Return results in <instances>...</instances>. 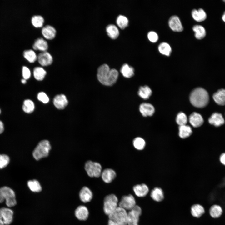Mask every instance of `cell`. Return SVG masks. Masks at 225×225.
Segmentation results:
<instances>
[{"instance_id":"1","label":"cell","mask_w":225,"mask_h":225,"mask_svg":"<svg viewBox=\"0 0 225 225\" xmlns=\"http://www.w3.org/2000/svg\"><path fill=\"white\" fill-rule=\"evenodd\" d=\"M119 73L116 69H110L106 64L101 65L98 68L97 76L99 82L102 84L111 86L116 82Z\"/></svg>"},{"instance_id":"2","label":"cell","mask_w":225,"mask_h":225,"mask_svg":"<svg viewBox=\"0 0 225 225\" xmlns=\"http://www.w3.org/2000/svg\"><path fill=\"white\" fill-rule=\"evenodd\" d=\"M189 98L191 103L194 107L199 108L206 106L209 101L208 92L201 87L193 89L190 93Z\"/></svg>"},{"instance_id":"3","label":"cell","mask_w":225,"mask_h":225,"mask_svg":"<svg viewBox=\"0 0 225 225\" xmlns=\"http://www.w3.org/2000/svg\"><path fill=\"white\" fill-rule=\"evenodd\" d=\"M51 148L50 142L48 140H43L41 141L33 151V157L37 160L47 157L48 155Z\"/></svg>"},{"instance_id":"4","label":"cell","mask_w":225,"mask_h":225,"mask_svg":"<svg viewBox=\"0 0 225 225\" xmlns=\"http://www.w3.org/2000/svg\"><path fill=\"white\" fill-rule=\"evenodd\" d=\"M5 200L6 205L9 207H13L17 203L14 192L6 186L0 188V203L3 202Z\"/></svg>"},{"instance_id":"5","label":"cell","mask_w":225,"mask_h":225,"mask_svg":"<svg viewBox=\"0 0 225 225\" xmlns=\"http://www.w3.org/2000/svg\"><path fill=\"white\" fill-rule=\"evenodd\" d=\"M127 214L126 210L118 207L113 212L108 215V218L117 225H128Z\"/></svg>"},{"instance_id":"6","label":"cell","mask_w":225,"mask_h":225,"mask_svg":"<svg viewBox=\"0 0 225 225\" xmlns=\"http://www.w3.org/2000/svg\"><path fill=\"white\" fill-rule=\"evenodd\" d=\"M118 199L114 194L107 196L104 200L103 211L105 213L109 215L118 207Z\"/></svg>"},{"instance_id":"7","label":"cell","mask_w":225,"mask_h":225,"mask_svg":"<svg viewBox=\"0 0 225 225\" xmlns=\"http://www.w3.org/2000/svg\"><path fill=\"white\" fill-rule=\"evenodd\" d=\"M85 169L88 175L91 177H99L102 172L101 165L98 162L90 160L86 162Z\"/></svg>"},{"instance_id":"8","label":"cell","mask_w":225,"mask_h":225,"mask_svg":"<svg viewBox=\"0 0 225 225\" xmlns=\"http://www.w3.org/2000/svg\"><path fill=\"white\" fill-rule=\"evenodd\" d=\"M142 211L141 208L136 205L128 212V225H138V223Z\"/></svg>"},{"instance_id":"9","label":"cell","mask_w":225,"mask_h":225,"mask_svg":"<svg viewBox=\"0 0 225 225\" xmlns=\"http://www.w3.org/2000/svg\"><path fill=\"white\" fill-rule=\"evenodd\" d=\"M13 212L11 209L5 208H0V225L10 224L13 219Z\"/></svg>"},{"instance_id":"10","label":"cell","mask_w":225,"mask_h":225,"mask_svg":"<svg viewBox=\"0 0 225 225\" xmlns=\"http://www.w3.org/2000/svg\"><path fill=\"white\" fill-rule=\"evenodd\" d=\"M118 205L126 210L130 211L136 205L135 200L131 194L124 196L119 203Z\"/></svg>"},{"instance_id":"11","label":"cell","mask_w":225,"mask_h":225,"mask_svg":"<svg viewBox=\"0 0 225 225\" xmlns=\"http://www.w3.org/2000/svg\"><path fill=\"white\" fill-rule=\"evenodd\" d=\"M209 123L217 127H220L225 123V120L222 114L218 112L212 114L208 119Z\"/></svg>"},{"instance_id":"12","label":"cell","mask_w":225,"mask_h":225,"mask_svg":"<svg viewBox=\"0 0 225 225\" xmlns=\"http://www.w3.org/2000/svg\"><path fill=\"white\" fill-rule=\"evenodd\" d=\"M37 59L39 64L44 66L50 65L53 61L52 56L47 51L39 53L37 56Z\"/></svg>"},{"instance_id":"13","label":"cell","mask_w":225,"mask_h":225,"mask_svg":"<svg viewBox=\"0 0 225 225\" xmlns=\"http://www.w3.org/2000/svg\"><path fill=\"white\" fill-rule=\"evenodd\" d=\"M54 106L58 109H64L68 105V101L66 96L63 94L57 95L53 100Z\"/></svg>"},{"instance_id":"14","label":"cell","mask_w":225,"mask_h":225,"mask_svg":"<svg viewBox=\"0 0 225 225\" xmlns=\"http://www.w3.org/2000/svg\"><path fill=\"white\" fill-rule=\"evenodd\" d=\"M168 24L170 28L174 31L180 32L183 30V28L181 22L177 16L173 15L170 18Z\"/></svg>"},{"instance_id":"15","label":"cell","mask_w":225,"mask_h":225,"mask_svg":"<svg viewBox=\"0 0 225 225\" xmlns=\"http://www.w3.org/2000/svg\"><path fill=\"white\" fill-rule=\"evenodd\" d=\"M189 121L191 125L195 128L201 126L204 122V120L202 115L197 112H193L189 116Z\"/></svg>"},{"instance_id":"16","label":"cell","mask_w":225,"mask_h":225,"mask_svg":"<svg viewBox=\"0 0 225 225\" xmlns=\"http://www.w3.org/2000/svg\"><path fill=\"white\" fill-rule=\"evenodd\" d=\"M75 215L79 220L85 221L88 218L89 212L87 208L85 206L80 205L78 207L75 211Z\"/></svg>"},{"instance_id":"17","label":"cell","mask_w":225,"mask_h":225,"mask_svg":"<svg viewBox=\"0 0 225 225\" xmlns=\"http://www.w3.org/2000/svg\"><path fill=\"white\" fill-rule=\"evenodd\" d=\"M139 111L144 117L152 116L154 112L155 109L151 104L144 102L141 104L139 106Z\"/></svg>"},{"instance_id":"18","label":"cell","mask_w":225,"mask_h":225,"mask_svg":"<svg viewBox=\"0 0 225 225\" xmlns=\"http://www.w3.org/2000/svg\"><path fill=\"white\" fill-rule=\"evenodd\" d=\"M212 98L218 105H225V89L221 88L218 90L213 94Z\"/></svg>"},{"instance_id":"19","label":"cell","mask_w":225,"mask_h":225,"mask_svg":"<svg viewBox=\"0 0 225 225\" xmlns=\"http://www.w3.org/2000/svg\"><path fill=\"white\" fill-rule=\"evenodd\" d=\"M80 200L83 202H90L93 197V194L90 189L87 187H83L80 191L79 194Z\"/></svg>"},{"instance_id":"20","label":"cell","mask_w":225,"mask_h":225,"mask_svg":"<svg viewBox=\"0 0 225 225\" xmlns=\"http://www.w3.org/2000/svg\"><path fill=\"white\" fill-rule=\"evenodd\" d=\"M116 175L115 172L112 169L106 168L104 169L101 174L103 181L106 183H109L115 178Z\"/></svg>"},{"instance_id":"21","label":"cell","mask_w":225,"mask_h":225,"mask_svg":"<svg viewBox=\"0 0 225 225\" xmlns=\"http://www.w3.org/2000/svg\"><path fill=\"white\" fill-rule=\"evenodd\" d=\"M133 189L135 194L139 197H145L149 191L148 186L144 183L135 185Z\"/></svg>"},{"instance_id":"22","label":"cell","mask_w":225,"mask_h":225,"mask_svg":"<svg viewBox=\"0 0 225 225\" xmlns=\"http://www.w3.org/2000/svg\"><path fill=\"white\" fill-rule=\"evenodd\" d=\"M56 30L52 26L47 25L43 27L42 29V33L43 36L48 39H53L55 36Z\"/></svg>"},{"instance_id":"23","label":"cell","mask_w":225,"mask_h":225,"mask_svg":"<svg viewBox=\"0 0 225 225\" xmlns=\"http://www.w3.org/2000/svg\"><path fill=\"white\" fill-rule=\"evenodd\" d=\"M32 47L34 50H39L43 52L46 51L48 48V45L47 42L41 38H38L35 40Z\"/></svg>"},{"instance_id":"24","label":"cell","mask_w":225,"mask_h":225,"mask_svg":"<svg viewBox=\"0 0 225 225\" xmlns=\"http://www.w3.org/2000/svg\"><path fill=\"white\" fill-rule=\"evenodd\" d=\"M192 15L193 19L198 22H201L205 20L207 14L205 11L202 8L198 10L194 9L192 12Z\"/></svg>"},{"instance_id":"25","label":"cell","mask_w":225,"mask_h":225,"mask_svg":"<svg viewBox=\"0 0 225 225\" xmlns=\"http://www.w3.org/2000/svg\"><path fill=\"white\" fill-rule=\"evenodd\" d=\"M150 196L153 200L157 202L162 201L164 198L163 192L162 189L158 187L154 188L151 191Z\"/></svg>"},{"instance_id":"26","label":"cell","mask_w":225,"mask_h":225,"mask_svg":"<svg viewBox=\"0 0 225 225\" xmlns=\"http://www.w3.org/2000/svg\"><path fill=\"white\" fill-rule=\"evenodd\" d=\"M191 212L194 217L198 218L201 217L205 212L203 207L199 204L193 205L191 208Z\"/></svg>"},{"instance_id":"27","label":"cell","mask_w":225,"mask_h":225,"mask_svg":"<svg viewBox=\"0 0 225 225\" xmlns=\"http://www.w3.org/2000/svg\"><path fill=\"white\" fill-rule=\"evenodd\" d=\"M192 133V129L189 126L185 125L179 126V135L181 138L184 139L187 138Z\"/></svg>"},{"instance_id":"28","label":"cell","mask_w":225,"mask_h":225,"mask_svg":"<svg viewBox=\"0 0 225 225\" xmlns=\"http://www.w3.org/2000/svg\"><path fill=\"white\" fill-rule=\"evenodd\" d=\"M120 72L122 75L127 78H130L134 75L133 68L126 63L122 65L120 69Z\"/></svg>"},{"instance_id":"29","label":"cell","mask_w":225,"mask_h":225,"mask_svg":"<svg viewBox=\"0 0 225 225\" xmlns=\"http://www.w3.org/2000/svg\"><path fill=\"white\" fill-rule=\"evenodd\" d=\"M152 94L151 89L147 85L140 87L138 92L139 96L145 100L148 99Z\"/></svg>"},{"instance_id":"30","label":"cell","mask_w":225,"mask_h":225,"mask_svg":"<svg viewBox=\"0 0 225 225\" xmlns=\"http://www.w3.org/2000/svg\"><path fill=\"white\" fill-rule=\"evenodd\" d=\"M106 30L108 35L112 39H115L119 35V31L117 27L114 25L111 24L107 26Z\"/></svg>"},{"instance_id":"31","label":"cell","mask_w":225,"mask_h":225,"mask_svg":"<svg viewBox=\"0 0 225 225\" xmlns=\"http://www.w3.org/2000/svg\"><path fill=\"white\" fill-rule=\"evenodd\" d=\"M192 29L195 33V36L197 39H201L205 37L206 34V30L202 26L195 25L193 26Z\"/></svg>"},{"instance_id":"32","label":"cell","mask_w":225,"mask_h":225,"mask_svg":"<svg viewBox=\"0 0 225 225\" xmlns=\"http://www.w3.org/2000/svg\"><path fill=\"white\" fill-rule=\"evenodd\" d=\"M33 73L34 77L37 80L42 81L44 78L47 72L42 67H37L34 68Z\"/></svg>"},{"instance_id":"33","label":"cell","mask_w":225,"mask_h":225,"mask_svg":"<svg viewBox=\"0 0 225 225\" xmlns=\"http://www.w3.org/2000/svg\"><path fill=\"white\" fill-rule=\"evenodd\" d=\"M27 183L29 188L32 192H38L42 191V187L38 180L35 179L29 180Z\"/></svg>"},{"instance_id":"34","label":"cell","mask_w":225,"mask_h":225,"mask_svg":"<svg viewBox=\"0 0 225 225\" xmlns=\"http://www.w3.org/2000/svg\"><path fill=\"white\" fill-rule=\"evenodd\" d=\"M35 105L33 102L30 99H26L23 102L22 106L23 111L26 113H30L34 110Z\"/></svg>"},{"instance_id":"35","label":"cell","mask_w":225,"mask_h":225,"mask_svg":"<svg viewBox=\"0 0 225 225\" xmlns=\"http://www.w3.org/2000/svg\"><path fill=\"white\" fill-rule=\"evenodd\" d=\"M158 49L160 53L167 56H170L172 51L170 45L166 42L161 43L158 46Z\"/></svg>"},{"instance_id":"36","label":"cell","mask_w":225,"mask_h":225,"mask_svg":"<svg viewBox=\"0 0 225 225\" xmlns=\"http://www.w3.org/2000/svg\"><path fill=\"white\" fill-rule=\"evenodd\" d=\"M23 55L24 58L29 62L33 63L37 59V56L35 52L32 49L25 50Z\"/></svg>"},{"instance_id":"37","label":"cell","mask_w":225,"mask_h":225,"mask_svg":"<svg viewBox=\"0 0 225 225\" xmlns=\"http://www.w3.org/2000/svg\"><path fill=\"white\" fill-rule=\"evenodd\" d=\"M222 211L221 207L218 205H214L210 208L209 212L210 215L213 218H219L222 214Z\"/></svg>"},{"instance_id":"38","label":"cell","mask_w":225,"mask_h":225,"mask_svg":"<svg viewBox=\"0 0 225 225\" xmlns=\"http://www.w3.org/2000/svg\"><path fill=\"white\" fill-rule=\"evenodd\" d=\"M133 144L134 147L137 149L142 150L144 148L146 142L142 138L138 137L133 139Z\"/></svg>"},{"instance_id":"39","label":"cell","mask_w":225,"mask_h":225,"mask_svg":"<svg viewBox=\"0 0 225 225\" xmlns=\"http://www.w3.org/2000/svg\"><path fill=\"white\" fill-rule=\"evenodd\" d=\"M44 22V19L40 15L33 16L31 19V22L35 27H42Z\"/></svg>"},{"instance_id":"40","label":"cell","mask_w":225,"mask_h":225,"mask_svg":"<svg viewBox=\"0 0 225 225\" xmlns=\"http://www.w3.org/2000/svg\"><path fill=\"white\" fill-rule=\"evenodd\" d=\"M116 22L118 26L122 29H124L128 24V19L125 16L119 15L117 18Z\"/></svg>"},{"instance_id":"41","label":"cell","mask_w":225,"mask_h":225,"mask_svg":"<svg viewBox=\"0 0 225 225\" xmlns=\"http://www.w3.org/2000/svg\"><path fill=\"white\" fill-rule=\"evenodd\" d=\"M176 122L179 126L186 125L188 122L186 115L183 112L179 113L176 117Z\"/></svg>"},{"instance_id":"42","label":"cell","mask_w":225,"mask_h":225,"mask_svg":"<svg viewBox=\"0 0 225 225\" xmlns=\"http://www.w3.org/2000/svg\"><path fill=\"white\" fill-rule=\"evenodd\" d=\"M9 158L5 154H0V169L6 167L9 162Z\"/></svg>"},{"instance_id":"43","label":"cell","mask_w":225,"mask_h":225,"mask_svg":"<svg viewBox=\"0 0 225 225\" xmlns=\"http://www.w3.org/2000/svg\"><path fill=\"white\" fill-rule=\"evenodd\" d=\"M38 99L44 103H48L49 101V98L47 95L44 92H39L38 95Z\"/></svg>"},{"instance_id":"44","label":"cell","mask_w":225,"mask_h":225,"mask_svg":"<svg viewBox=\"0 0 225 225\" xmlns=\"http://www.w3.org/2000/svg\"><path fill=\"white\" fill-rule=\"evenodd\" d=\"M148 37L149 40L152 42H157L158 38V34L153 31H150L148 33Z\"/></svg>"},{"instance_id":"45","label":"cell","mask_w":225,"mask_h":225,"mask_svg":"<svg viewBox=\"0 0 225 225\" xmlns=\"http://www.w3.org/2000/svg\"><path fill=\"white\" fill-rule=\"evenodd\" d=\"M22 74L24 79L26 80L28 79L31 75L30 69L26 66H23L22 68Z\"/></svg>"},{"instance_id":"46","label":"cell","mask_w":225,"mask_h":225,"mask_svg":"<svg viewBox=\"0 0 225 225\" xmlns=\"http://www.w3.org/2000/svg\"><path fill=\"white\" fill-rule=\"evenodd\" d=\"M219 159L222 164L225 166V152L222 153L220 155Z\"/></svg>"},{"instance_id":"47","label":"cell","mask_w":225,"mask_h":225,"mask_svg":"<svg viewBox=\"0 0 225 225\" xmlns=\"http://www.w3.org/2000/svg\"><path fill=\"white\" fill-rule=\"evenodd\" d=\"M4 130L3 122L0 120V134L2 133Z\"/></svg>"},{"instance_id":"48","label":"cell","mask_w":225,"mask_h":225,"mask_svg":"<svg viewBox=\"0 0 225 225\" xmlns=\"http://www.w3.org/2000/svg\"><path fill=\"white\" fill-rule=\"evenodd\" d=\"M222 19L223 21L225 22V11L222 16Z\"/></svg>"},{"instance_id":"49","label":"cell","mask_w":225,"mask_h":225,"mask_svg":"<svg viewBox=\"0 0 225 225\" xmlns=\"http://www.w3.org/2000/svg\"><path fill=\"white\" fill-rule=\"evenodd\" d=\"M26 80L24 79H22L21 80V81L22 83L23 84H25L26 82Z\"/></svg>"},{"instance_id":"50","label":"cell","mask_w":225,"mask_h":225,"mask_svg":"<svg viewBox=\"0 0 225 225\" xmlns=\"http://www.w3.org/2000/svg\"><path fill=\"white\" fill-rule=\"evenodd\" d=\"M1 110H0V113H1Z\"/></svg>"},{"instance_id":"51","label":"cell","mask_w":225,"mask_h":225,"mask_svg":"<svg viewBox=\"0 0 225 225\" xmlns=\"http://www.w3.org/2000/svg\"><path fill=\"white\" fill-rule=\"evenodd\" d=\"M223 1L225 2V0H223Z\"/></svg>"}]
</instances>
